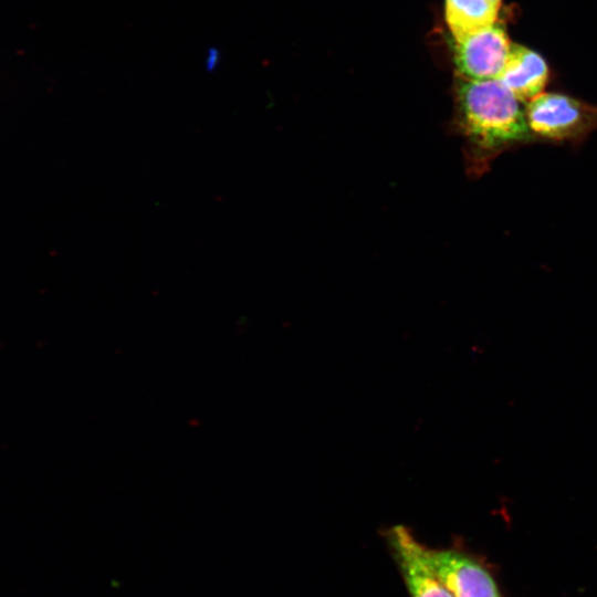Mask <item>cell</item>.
<instances>
[{
  "label": "cell",
  "mask_w": 597,
  "mask_h": 597,
  "mask_svg": "<svg viewBox=\"0 0 597 597\" xmlns=\"http://www.w3.org/2000/svg\"><path fill=\"white\" fill-rule=\"evenodd\" d=\"M220 61V52L217 48H210L205 61L206 69L208 71H213L218 66Z\"/></svg>",
  "instance_id": "cell-8"
},
{
  "label": "cell",
  "mask_w": 597,
  "mask_h": 597,
  "mask_svg": "<svg viewBox=\"0 0 597 597\" xmlns=\"http://www.w3.org/2000/svg\"><path fill=\"white\" fill-rule=\"evenodd\" d=\"M548 71L544 60L522 45L512 44L500 80L522 103L543 93Z\"/></svg>",
  "instance_id": "cell-6"
},
{
  "label": "cell",
  "mask_w": 597,
  "mask_h": 597,
  "mask_svg": "<svg viewBox=\"0 0 597 597\" xmlns=\"http://www.w3.org/2000/svg\"><path fill=\"white\" fill-rule=\"evenodd\" d=\"M455 43L458 71L463 80L471 81L499 78L512 45L503 28L496 23Z\"/></svg>",
  "instance_id": "cell-5"
},
{
  "label": "cell",
  "mask_w": 597,
  "mask_h": 597,
  "mask_svg": "<svg viewBox=\"0 0 597 597\" xmlns=\"http://www.w3.org/2000/svg\"><path fill=\"white\" fill-rule=\"evenodd\" d=\"M458 117L473 171L483 172L502 153L533 143L525 107L500 80H461Z\"/></svg>",
  "instance_id": "cell-1"
},
{
  "label": "cell",
  "mask_w": 597,
  "mask_h": 597,
  "mask_svg": "<svg viewBox=\"0 0 597 597\" xmlns=\"http://www.w3.org/2000/svg\"><path fill=\"white\" fill-rule=\"evenodd\" d=\"M525 114L534 142L579 144L597 129V107L564 94L537 95Z\"/></svg>",
  "instance_id": "cell-2"
},
{
  "label": "cell",
  "mask_w": 597,
  "mask_h": 597,
  "mask_svg": "<svg viewBox=\"0 0 597 597\" xmlns=\"http://www.w3.org/2000/svg\"><path fill=\"white\" fill-rule=\"evenodd\" d=\"M426 559L453 597H502L488 565L464 546L432 548L425 545Z\"/></svg>",
  "instance_id": "cell-3"
},
{
  "label": "cell",
  "mask_w": 597,
  "mask_h": 597,
  "mask_svg": "<svg viewBox=\"0 0 597 597\" xmlns=\"http://www.w3.org/2000/svg\"><path fill=\"white\" fill-rule=\"evenodd\" d=\"M385 540L410 597H453L425 556V545L404 525L385 532Z\"/></svg>",
  "instance_id": "cell-4"
},
{
  "label": "cell",
  "mask_w": 597,
  "mask_h": 597,
  "mask_svg": "<svg viewBox=\"0 0 597 597\" xmlns=\"http://www.w3.org/2000/svg\"><path fill=\"white\" fill-rule=\"evenodd\" d=\"M501 0H446L447 24L459 42L495 23Z\"/></svg>",
  "instance_id": "cell-7"
}]
</instances>
